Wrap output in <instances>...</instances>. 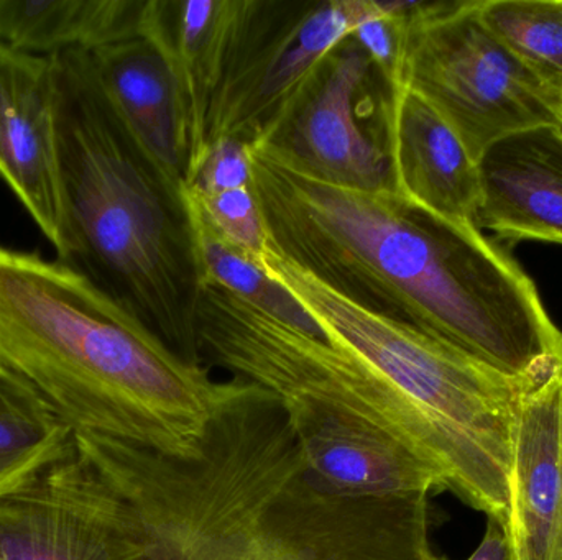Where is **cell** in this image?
Segmentation results:
<instances>
[{
    "mask_svg": "<svg viewBox=\"0 0 562 560\" xmlns=\"http://www.w3.org/2000/svg\"><path fill=\"white\" fill-rule=\"evenodd\" d=\"M269 242L369 311L406 322L510 377L562 368V331L533 279L474 224L449 222L393 190L337 186L250 147Z\"/></svg>",
    "mask_w": 562,
    "mask_h": 560,
    "instance_id": "6da1fadb",
    "label": "cell"
},
{
    "mask_svg": "<svg viewBox=\"0 0 562 560\" xmlns=\"http://www.w3.org/2000/svg\"><path fill=\"white\" fill-rule=\"evenodd\" d=\"M124 499L145 560H445L423 499H352L311 480L270 391L254 385L178 460L72 433Z\"/></svg>",
    "mask_w": 562,
    "mask_h": 560,
    "instance_id": "7a4b0ae2",
    "label": "cell"
},
{
    "mask_svg": "<svg viewBox=\"0 0 562 560\" xmlns=\"http://www.w3.org/2000/svg\"><path fill=\"white\" fill-rule=\"evenodd\" d=\"M260 265L323 334L280 332L269 358L272 390L370 421L431 464L459 499L504 525L518 414L543 384L502 374L349 301L270 242Z\"/></svg>",
    "mask_w": 562,
    "mask_h": 560,
    "instance_id": "3957f363",
    "label": "cell"
},
{
    "mask_svg": "<svg viewBox=\"0 0 562 560\" xmlns=\"http://www.w3.org/2000/svg\"><path fill=\"white\" fill-rule=\"evenodd\" d=\"M0 367L71 433L171 459L200 456L211 424L254 385L217 381L59 260L0 247Z\"/></svg>",
    "mask_w": 562,
    "mask_h": 560,
    "instance_id": "277c9868",
    "label": "cell"
},
{
    "mask_svg": "<svg viewBox=\"0 0 562 560\" xmlns=\"http://www.w3.org/2000/svg\"><path fill=\"white\" fill-rule=\"evenodd\" d=\"M49 58L63 222L56 260L137 316L180 357L204 365L196 334L203 285L183 190L132 137L91 53Z\"/></svg>",
    "mask_w": 562,
    "mask_h": 560,
    "instance_id": "5b68a950",
    "label": "cell"
},
{
    "mask_svg": "<svg viewBox=\"0 0 562 560\" xmlns=\"http://www.w3.org/2000/svg\"><path fill=\"white\" fill-rule=\"evenodd\" d=\"M389 85L426 102L475 161L502 138L560 125L562 99L547 88L468 2H400L392 20Z\"/></svg>",
    "mask_w": 562,
    "mask_h": 560,
    "instance_id": "8992f818",
    "label": "cell"
},
{
    "mask_svg": "<svg viewBox=\"0 0 562 560\" xmlns=\"http://www.w3.org/2000/svg\"><path fill=\"white\" fill-rule=\"evenodd\" d=\"M395 5L386 0H246L211 111L210 148L226 137L250 147L266 141L330 49Z\"/></svg>",
    "mask_w": 562,
    "mask_h": 560,
    "instance_id": "52a82bcc",
    "label": "cell"
},
{
    "mask_svg": "<svg viewBox=\"0 0 562 560\" xmlns=\"http://www.w3.org/2000/svg\"><path fill=\"white\" fill-rule=\"evenodd\" d=\"M0 560H145L127 503L72 433L0 490Z\"/></svg>",
    "mask_w": 562,
    "mask_h": 560,
    "instance_id": "ba28073f",
    "label": "cell"
},
{
    "mask_svg": "<svg viewBox=\"0 0 562 560\" xmlns=\"http://www.w3.org/2000/svg\"><path fill=\"white\" fill-rule=\"evenodd\" d=\"M385 78L350 35L321 61L262 147L288 167L353 190H392L385 141L360 124V98ZM386 79V78H385Z\"/></svg>",
    "mask_w": 562,
    "mask_h": 560,
    "instance_id": "9c48e42d",
    "label": "cell"
},
{
    "mask_svg": "<svg viewBox=\"0 0 562 560\" xmlns=\"http://www.w3.org/2000/svg\"><path fill=\"white\" fill-rule=\"evenodd\" d=\"M277 400L307 476L321 489L352 499H412L448 490L431 464L370 421L313 398Z\"/></svg>",
    "mask_w": 562,
    "mask_h": 560,
    "instance_id": "30bf717a",
    "label": "cell"
},
{
    "mask_svg": "<svg viewBox=\"0 0 562 560\" xmlns=\"http://www.w3.org/2000/svg\"><path fill=\"white\" fill-rule=\"evenodd\" d=\"M0 178L55 250L61 245L52 58L0 43Z\"/></svg>",
    "mask_w": 562,
    "mask_h": 560,
    "instance_id": "8fae6325",
    "label": "cell"
},
{
    "mask_svg": "<svg viewBox=\"0 0 562 560\" xmlns=\"http://www.w3.org/2000/svg\"><path fill=\"white\" fill-rule=\"evenodd\" d=\"M392 190L406 203L449 222L474 224L481 171L458 135L418 95L390 84L385 111Z\"/></svg>",
    "mask_w": 562,
    "mask_h": 560,
    "instance_id": "7c38bea8",
    "label": "cell"
},
{
    "mask_svg": "<svg viewBox=\"0 0 562 560\" xmlns=\"http://www.w3.org/2000/svg\"><path fill=\"white\" fill-rule=\"evenodd\" d=\"M502 529L507 560H562V368L521 404Z\"/></svg>",
    "mask_w": 562,
    "mask_h": 560,
    "instance_id": "4fadbf2b",
    "label": "cell"
},
{
    "mask_svg": "<svg viewBox=\"0 0 562 560\" xmlns=\"http://www.w3.org/2000/svg\"><path fill=\"white\" fill-rule=\"evenodd\" d=\"M482 199L475 226L508 242L562 245V134L528 128L495 141L479 160Z\"/></svg>",
    "mask_w": 562,
    "mask_h": 560,
    "instance_id": "5bb4252c",
    "label": "cell"
},
{
    "mask_svg": "<svg viewBox=\"0 0 562 560\" xmlns=\"http://www.w3.org/2000/svg\"><path fill=\"white\" fill-rule=\"evenodd\" d=\"M99 81L155 167L183 190L190 137L180 82L167 53L142 35L91 53Z\"/></svg>",
    "mask_w": 562,
    "mask_h": 560,
    "instance_id": "9a60e30c",
    "label": "cell"
},
{
    "mask_svg": "<svg viewBox=\"0 0 562 560\" xmlns=\"http://www.w3.org/2000/svg\"><path fill=\"white\" fill-rule=\"evenodd\" d=\"M246 0H148L144 35L167 53L180 82L190 137L188 181L210 150V121Z\"/></svg>",
    "mask_w": 562,
    "mask_h": 560,
    "instance_id": "2e32d148",
    "label": "cell"
},
{
    "mask_svg": "<svg viewBox=\"0 0 562 560\" xmlns=\"http://www.w3.org/2000/svg\"><path fill=\"white\" fill-rule=\"evenodd\" d=\"M148 0H0V43L38 56L92 53L144 33Z\"/></svg>",
    "mask_w": 562,
    "mask_h": 560,
    "instance_id": "e0dca14e",
    "label": "cell"
},
{
    "mask_svg": "<svg viewBox=\"0 0 562 560\" xmlns=\"http://www.w3.org/2000/svg\"><path fill=\"white\" fill-rule=\"evenodd\" d=\"M184 204L193 232L194 252L200 266L201 285H216L239 296L273 318L323 338L316 322L294 301L293 296L267 275L259 260L224 240L207 222L200 206L183 190Z\"/></svg>",
    "mask_w": 562,
    "mask_h": 560,
    "instance_id": "ac0fdd59",
    "label": "cell"
},
{
    "mask_svg": "<svg viewBox=\"0 0 562 560\" xmlns=\"http://www.w3.org/2000/svg\"><path fill=\"white\" fill-rule=\"evenodd\" d=\"M491 32L562 99V0H479Z\"/></svg>",
    "mask_w": 562,
    "mask_h": 560,
    "instance_id": "d6986e66",
    "label": "cell"
},
{
    "mask_svg": "<svg viewBox=\"0 0 562 560\" xmlns=\"http://www.w3.org/2000/svg\"><path fill=\"white\" fill-rule=\"evenodd\" d=\"M71 430L19 378L0 375V490L58 447Z\"/></svg>",
    "mask_w": 562,
    "mask_h": 560,
    "instance_id": "ffe728a7",
    "label": "cell"
},
{
    "mask_svg": "<svg viewBox=\"0 0 562 560\" xmlns=\"http://www.w3.org/2000/svg\"><path fill=\"white\" fill-rule=\"evenodd\" d=\"M183 190L193 197L207 222L224 240L259 262L262 260L269 236L252 186L216 194H201L187 187Z\"/></svg>",
    "mask_w": 562,
    "mask_h": 560,
    "instance_id": "44dd1931",
    "label": "cell"
},
{
    "mask_svg": "<svg viewBox=\"0 0 562 560\" xmlns=\"http://www.w3.org/2000/svg\"><path fill=\"white\" fill-rule=\"evenodd\" d=\"M250 145L226 137L211 145L206 157L184 187L201 194H216L250 187Z\"/></svg>",
    "mask_w": 562,
    "mask_h": 560,
    "instance_id": "7402d4cb",
    "label": "cell"
},
{
    "mask_svg": "<svg viewBox=\"0 0 562 560\" xmlns=\"http://www.w3.org/2000/svg\"><path fill=\"white\" fill-rule=\"evenodd\" d=\"M468 560H507V541L501 523L488 519L484 539Z\"/></svg>",
    "mask_w": 562,
    "mask_h": 560,
    "instance_id": "603a6c76",
    "label": "cell"
},
{
    "mask_svg": "<svg viewBox=\"0 0 562 560\" xmlns=\"http://www.w3.org/2000/svg\"><path fill=\"white\" fill-rule=\"evenodd\" d=\"M558 127H560V130H561V134H562V115H561L560 125H558Z\"/></svg>",
    "mask_w": 562,
    "mask_h": 560,
    "instance_id": "cb8c5ba5",
    "label": "cell"
},
{
    "mask_svg": "<svg viewBox=\"0 0 562 560\" xmlns=\"http://www.w3.org/2000/svg\"><path fill=\"white\" fill-rule=\"evenodd\" d=\"M5 374V370H3L2 367H0V375Z\"/></svg>",
    "mask_w": 562,
    "mask_h": 560,
    "instance_id": "d4e9b609",
    "label": "cell"
}]
</instances>
